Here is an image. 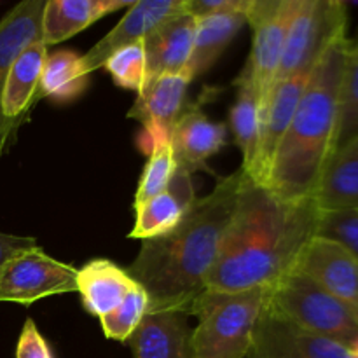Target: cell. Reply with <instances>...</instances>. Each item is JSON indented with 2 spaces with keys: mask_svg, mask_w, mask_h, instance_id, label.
<instances>
[{
  "mask_svg": "<svg viewBox=\"0 0 358 358\" xmlns=\"http://www.w3.org/2000/svg\"><path fill=\"white\" fill-rule=\"evenodd\" d=\"M252 0H187V14L194 17L215 16V14H245Z\"/></svg>",
  "mask_w": 358,
  "mask_h": 358,
  "instance_id": "1f68e13d",
  "label": "cell"
},
{
  "mask_svg": "<svg viewBox=\"0 0 358 358\" xmlns=\"http://www.w3.org/2000/svg\"><path fill=\"white\" fill-rule=\"evenodd\" d=\"M317 236L336 241L358 259V208L322 212Z\"/></svg>",
  "mask_w": 358,
  "mask_h": 358,
  "instance_id": "f546056e",
  "label": "cell"
},
{
  "mask_svg": "<svg viewBox=\"0 0 358 358\" xmlns=\"http://www.w3.org/2000/svg\"><path fill=\"white\" fill-rule=\"evenodd\" d=\"M16 358H55L44 336L31 318H27L16 345Z\"/></svg>",
  "mask_w": 358,
  "mask_h": 358,
  "instance_id": "4dcf8cb0",
  "label": "cell"
},
{
  "mask_svg": "<svg viewBox=\"0 0 358 358\" xmlns=\"http://www.w3.org/2000/svg\"><path fill=\"white\" fill-rule=\"evenodd\" d=\"M147 311H149V296L140 283H135L121 304L100 318L105 338L121 343L128 341L136 327L142 324Z\"/></svg>",
  "mask_w": 358,
  "mask_h": 358,
  "instance_id": "484cf974",
  "label": "cell"
},
{
  "mask_svg": "<svg viewBox=\"0 0 358 358\" xmlns=\"http://www.w3.org/2000/svg\"><path fill=\"white\" fill-rule=\"evenodd\" d=\"M352 352H353V355H355V357L358 358V341L355 343V345L352 346Z\"/></svg>",
  "mask_w": 358,
  "mask_h": 358,
  "instance_id": "836d02e7",
  "label": "cell"
},
{
  "mask_svg": "<svg viewBox=\"0 0 358 358\" xmlns=\"http://www.w3.org/2000/svg\"><path fill=\"white\" fill-rule=\"evenodd\" d=\"M76 283L84 310L93 317L101 318L121 304L136 282L115 262L108 259H93L77 269Z\"/></svg>",
  "mask_w": 358,
  "mask_h": 358,
  "instance_id": "ffe728a7",
  "label": "cell"
},
{
  "mask_svg": "<svg viewBox=\"0 0 358 358\" xmlns=\"http://www.w3.org/2000/svg\"><path fill=\"white\" fill-rule=\"evenodd\" d=\"M45 58H48V45L42 42V38H38L17 56L9 70L0 107H2L3 121L14 138L17 128L27 121L35 103L44 98L41 91V77Z\"/></svg>",
  "mask_w": 358,
  "mask_h": 358,
  "instance_id": "5bb4252c",
  "label": "cell"
},
{
  "mask_svg": "<svg viewBox=\"0 0 358 358\" xmlns=\"http://www.w3.org/2000/svg\"><path fill=\"white\" fill-rule=\"evenodd\" d=\"M268 308L297 327L348 348L358 341L357 318L315 280L297 269L269 287Z\"/></svg>",
  "mask_w": 358,
  "mask_h": 358,
  "instance_id": "5b68a950",
  "label": "cell"
},
{
  "mask_svg": "<svg viewBox=\"0 0 358 358\" xmlns=\"http://www.w3.org/2000/svg\"><path fill=\"white\" fill-rule=\"evenodd\" d=\"M352 41L339 35L322 55L269 166L266 187L285 199L315 198L338 145L339 94Z\"/></svg>",
  "mask_w": 358,
  "mask_h": 358,
  "instance_id": "3957f363",
  "label": "cell"
},
{
  "mask_svg": "<svg viewBox=\"0 0 358 358\" xmlns=\"http://www.w3.org/2000/svg\"><path fill=\"white\" fill-rule=\"evenodd\" d=\"M243 180L241 170L220 178L208 196L194 199L170 233L142 241L126 271L145 289L150 310H177L191 317L206 290Z\"/></svg>",
  "mask_w": 358,
  "mask_h": 358,
  "instance_id": "7a4b0ae2",
  "label": "cell"
},
{
  "mask_svg": "<svg viewBox=\"0 0 358 358\" xmlns=\"http://www.w3.org/2000/svg\"><path fill=\"white\" fill-rule=\"evenodd\" d=\"M299 0H252L247 21L254 30L250 58L240 80H248L261 98L262 114L275 87L276 73L282 63L287 34Z\"/></svg>",
  "mask_w": 358,
  "mask_h": 358,
  "instance_id": "52a82bcc",
  "label": "cell"
},
{
  "mask_svg": "<svg viewBox=\"0 0 358 358\" xmlns=\"http://www.w3.org/2000/svg\"><path fill=\"white\" fill-rule=\"evenodd\" d=\"M346 27L348 10L339 0H299L275 84L313 70L325 49L346 34Z\"/></svg>",
  "mask_w": 358,
  "mask_h": 358,
  "instance_id": "8992f818",
  "label": "cell"
},
{
  "mask_svg": "<svg viewBox=\"0 0 358 358\" xmlns=\"http://www.w3.org/2000/svg\"><path fill=\"white\" fill-rule=\"evenodd\" d=\"M90 73L84 66L83 56L72 49H59L45 58L41 77V91L44 98L65 103L76 100L86 91Z\"/></svg>",
  "mask_w": 358,
  "mask_h": 358,
  "instance_id": "d4e9b609",
  "label": "cell"
},
{
  "mask_svg": "<svg viewBox=\"0 0 358 358\" xmlns=\"http://www.w3.org/2000/svg\"><path fill=\"white\" fill-rule=\"evenodd\" d=\"M297 271L339 301L358 322V259L327 238L317 236L304 250Z\"/></svg>",
  "mask_w": 358,
  "mask_h": 358,
  "instance_id": "7c38bea8",
  "label": "cell"
},
{
  "mask_svg": "<svg viewBox=\"0 0 358 358\" xmlns=\"http://www.w3.org/2000/svg\"><path fill=\"white\" fill-rule=\"evenodd\" d=\"M352 45H355V48H358V38H357L355 42H352Z\"/></svg>",
  "mask_w": 358,
  "mask_h": 358,
  "instance_id": "e575fe53",
  "label": "cell"
},
{
  "mask_svg": "<svg viewBox=\"0 0 358 358\" xmlns=\"http://www.w3.org/2000/svg\"><path fill=\"white\" fill-rule=\"evenodd\" d=\"M358 133V48L350 44L339 94L338 145H345Z\"/></svg>",
  "mask_w": 358,
  "mask_h": 358,
  "instance_id": "83f0119b",
  "label": "cell"
},
{
  "mask_svg": "<svg viewBox=\"0 0 358 358\" xmlns=\"http://www.w3.org/2000/svg\"><path fill=\"white\" fill-rule=\"evenodd\" d=\"M247 358H357L352 348L297 327L269 310L262 311Z\"/></svg>",
  "mask_w": 358,
  "mask_h": 358,
  "instance_id": "9c48e42d",
  "label": "cell"
},
{
  "mask_svg": "<svg viewBox=\"0 0 358 358\" xmlns=\"http://www.w3.org/2000/svg\"><path fill=\"white\" fill-rule=\"evenodd\" d=\"M189 315L177 310H150L131 338L133 358H192Z\"/></svg>",
  "mask_w": 358,
  "mask_h": 358,
  "instance_id": "2e32d148",
  "label": "cell"
},
{
  "mask_svg": "<svg viewBox=\"0 0 358 358\" xmlns=\"http://www.w3.org/2000/svg\"><path fill=\"white\" fill-rule=\"evenodd\" d=\"M226 124L215 122L199 107H189L180 114L171 129V149L178 168L194 173L226 145Z\"/></svg>",
  "mask_w": 358,
  "mask_h": 358,
  "instance_id": "e0dca14e",
  "label": "cell"
},
{
  "mask_svg": "<svg viewBox=\"0 0 358 358\" xmlns=\"http://www.w3.org/2000/svg\"><path fill=\"white\" fill-rule=\"evenodd\" d=\"M77 269L34 247L0 268V303L30 306L35 301L77 292Z\"/></svg>",
  "mask_w": 358,
  "mask_h": 358,
  "instance_id": "ba28073f",
  "label": "cell"
},
{
  "mask_svg": "<svg viewBox=\"0 0 358 358\" xmlns=\"http://www.w3.org/2000/svg\"><path fill=\"white\" fill-rule=\"evenodd\" d=\"M313 70L296 73L289 79L276 83L275 87H273L271 96H269L268 105H266L264 114H262L257 163H255V170L250 177V180L255 182V184L266 185L273 157H275L276 149H278L283 135H285L290 122H292L297 105H299L301 96H303L308 83H310Z\"/></svg>",
  "mask_w": 358,
  "mask_h": 358,
  "instance_id": "4fadbf2b",
  "label": "cell"
},
{
  "mask_svg": "<svg viewBox=\"0 0 358 358\" xmlns=\"http://www.w3.org/2000/svg\"><path fill=\"white\" fill-rule=\"evenodd\" d=\"M269 301V287L243 292L205 290L196 301L191 317L192 358H247L259 317Z\"/></svg>",
  "mask_w": 358,
  "mask_h": 358,
  "instance_id": "277c9868",
  "label": "cell"
},
{
  "mask_svg": "<svg viewBox=\"0 0 358 358\" xmlns=\"http://www.w3.org/2000/svg\"><path fill=\"white\" fill-rule=\"evenodd\" d=\"M34 247H38L35 238L0 233V268H2L9 259H13L14 255L21 254V252L24 250H30V248Z\"/></svg>",
  "mask_w": 358,
  "mask_h": 358,
  "instance_id": "d6a6232c",
  "label": "cell"
},
{
  "mask_svg": "<svg viewBox=\"0 0 358 358\" xmlns=\"http://www.w3.org/2000/svg\"><path fill=\"white\" fill-rule=\"evenodd\" d=\"M320 213L315 198L285 199L245 177L206 290L271 287L297 268L317 238Z\"/></svg>",
  "mask_w": 358,
  "mask_h": 358,
  "instance_id": "6da1fadb",
  "label": "cell"
},
{
  "mask_svg": "<svg viewBox=\"0 0 358 358\" xmlns=\"http://www.w3.org/2000/svg\"><path fill=\"white\" fill-rule=\"evenodd\" d=\"M194 199L191 173L178 168L166 191L147 201L133 205L135 224L128 238L147 241L164 236L184 219L185 212L194 203Z\"/></svg>",
  "mask_w": 358,
  "mask_h": 358,
  "instance_id": "ac0fdd59",
  "label": "cell"
},
{
  "mask_svg": "<svg viewBox=\"0 0 358 358\" xmlns=\"http://www.w3.org/2000/svg\"><path fill=\"white\" fill-rule=\"evenodd\" d=\"M238 87V98L229 112L231 129L234 133V142L240 147L243 164L241 171L250 178L255 170L261 142L262 126V105L257 91L248 80H234Z\"/></svg>",
  "mask_w": 358,
  "mask_h": 358,
  "instance_id": "cb8c5ba5",
  "label": "cell"
},
{
  "mask_svg": "<svg viewBox=\"0 0 358 358\" xmlns=\"http://www.w3.org/2000/svg\"><path fill=\"white\" fill-rule=\"evenodd\" d=\"M245 23V14L238 13L196 17L194 45L185 73L191 79H196L201 73L208 72Z\"/></svg>",
  "mask_w": 358,
  "mask_h": 358,
  "instance_id": "603a6c76",
  "label": "cell"
},
{
  "mask_svg": "<svg viewBox=\"0 0 358 358\" xmlns=\"http://www.w3.org/2000/svg\"><path fill=\"white\" fill-rule=\"evenodd\" d=\"M315 201L322 212L358 208V133L332 154Z\"/></svg>",
  "mask_w": 358,
  "mask_h": 358,
  "instance_id": "7402d4cb",
  "label": "cell"
},
{
  "mask_svg": "<svg viewBox=\"0 0 358 358\" xmlns=\"http://www.w3.org/2000/svg\"><path fill=\"white\" fill-rule=\"evenodd\" d=\"M177 170L178 164L175 159L173 149H171V142L161 143V145L150 149L149 161H147L142 177H140L133 205H138V203L147 201V199L166 191L175 175H177Z\"/></svg>",
  "mask_w": 358,
  "mask_h": 358,
  "instance_id": "4316f807",
  "label": "cell"
},
{
  "mask_svg": "<svg viewBox=\"0 0 358 358\" xmlns=\"http://www.w3.org/2000/svg\"><path fill=\"white\" fill-rule=\"evenodd\" d=\"M103 69L110 73L115 86L135 91L138 94L145 87L147 76V56L143 42L126 45V48L115 51L105 62Z\"/></svg>",
  "mask_w": 358,
  "mask_h": 358,
  "instance_id": "f1b7e54d",
  "label": "cell"
},
{
  "mask_svg": "<svg viewBox=\"0 0 358 358\" xmlns=\"http://www.w3.org/2000/svg\"><path fill=\"white\" fill-rule=\"evenodd\" d=\"M191 80L187 73H164L149 80L136 94L128 117L138 121L145 129V152L170 142L171 129L184 112L185 94Z\"/></svg>",
  "mask_w": 358,
  "mask_h": 358,
  "instance_id": "30bf717a",
  "label": "cell"
},
{
  "mask_svg": "<svg viewBox=\"0 0 358 358\" xmlns=\"http://www.w3.org/2000/svg\"><path fill=\"white\" fill-rule=\"evenodd\" d=\"M196 17H173L143 41L147 56L145 84L164 73H185L194 45Z\"/></svg>",
  "mask_w": 358,
  "mask_h": 358,
  "instance_id": "d6986e66",
  "label": "cell"
},
{
  "mask_svg": "<svg viewBox=\"0 0 358 358\" xmlns=\"http://www.w3.org/2000/svg\"><path fill=\"white\" fill-rule=\"evenodd\" d=\"M124 0H48L42 14V42L55 45L86 30L107 14L129 9Z\"/></svg>",
  "mask_w": 358,
  "mask_h": 358,
  "instance_id": "44dd1931",
  "label": "cell"
},
{
  "mask_svg": "<svg viewBox=\"0 0 358 358\" xmlns=\"http://www.w3.org/2000/svg\"><path fill=\"white\" fill-rule=\"evenodd\" d=\"M45 0H24L16 3L0 20V101L9 70L17 56L30 44L42 38V14ZM14 142L0 107V156Z\"/></svg>",
  "mask_w": 358,
  "mask_h": 358,
  "instance_id": "9a60e30c",
  "label": "cell"
},
{
  "mask_svg": "<svg viewBox=\"0 0 358 358\" xmlns=\"http://www.w3.org/2000/svg\"><path fill=\"white\" fill-rule=\"evenodd\" d=\"M187 14V0H140L122 20L83 56L87 73L101 69L108 58L126 45L138 44L173 17Z\"/></svg>",
  "mask_w": 358,
  "mask_h": 358,
  "instance_id": "8fae6325",
  "label": "cell"
}]
</instances>
